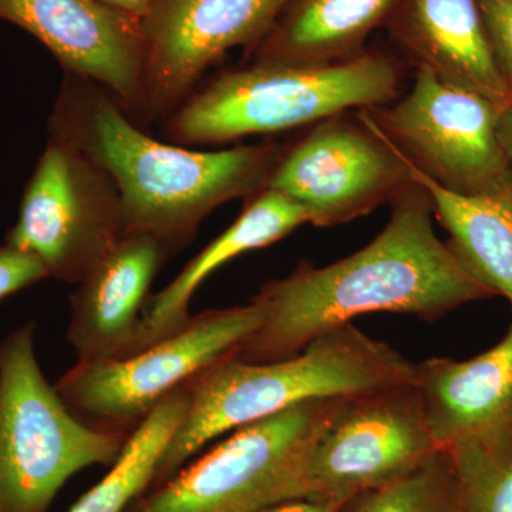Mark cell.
Masks as SVG:
<instances>
[{
    "instance_id": "6da1fadb",
    "label": "cell",
    "mask_w": 512,
    "mask_h": 512,
    "mask_svg": "<svg viewBox=\"0 0 512 512\" xmlns=\"http://www.w3.org/2000/svg\"><path fill=\"white\" fill-rule=\"evenodd\" d=\"M390 205L389 222L365 248L325 266L302 262L262 286L252 301L264 319L234 356L275 362L366 313L436 320L495 296L437 237L433 205L421 185H409Z\"/></svg>"
},
{
    "instance_id": "7a4b0ae2",
    "label": "cell",
    "mask_w": 512,
    "mask_h": 512,
    "mask_svg": "<svg viewBox=\"0 0 512 512\" xmlns=\"http://www.w3.org/2000/svg\"><path fill=\"white\" fill-rule=\"evenodd\" d=\"M47 128L110 178L124 235H148L171 255L190 244L212 211L265 190L285 147L259 143L204 151L163 143L104 87L73 74L64 77Z\"/></svg>"
},
{
    "instance_id": "3957f363",
    "label": "cell",
    "mask_w": 512,
    "mask_h": 512,
    "mask_svg": "<svg viewBox=\"0 0 512 512\" xmlns=\"http://www.w3.org/2000/svg\"><path fill=\"white\" fill-rule=\"evenodd\" d=\"M414 377V363L353 323L330 330L295 356L275 362L222 357L184 384L187 414L165 448L150 490L171 480L222 434L308 400L377 392L413 383Z\"/></svg>"
},
{
    "instance_id": "277c9868",
    "label": "cell",
    "mask_w": 512,
    "mask_h": 512,
    "mask_svg": "<svg viewBox=\"0 0 512 512\" xmlns=\"http://www.w3.org/2000/svg\"><path fill=\"white\" fill-rule=\"evenodd\" d=\"M402 83L399 63L369 50L336 63L251 62L200 84L165 119V134L180 146H214L311 127L392 103Z\"/></svg>"
},
{
    "instance_id": "5b68a950",
    "label": "cell",
    "mask_w": 512,
    "mask_h": 512,
    "mask_svg": "<svg viewBox=\"0 0 512 512\" xmlns=\"http://www.w3.org/2000/svg\"><path fill=\"white\" fill-rule=\"evenodd\" d=\"M33 322L0 342V512H47L80 471L111 467L128 437L94 430L37 362Z\"/></svg>"
},
{
    "instance_id": "8992f818",
    "label": "cell",
    "mask_w": 512,
    "mask_h": 512,
    "mask_svg": "<svg viewBox=\"0 0 512 512\" xmlns=\"http://www.w3.org/2000/svg\"><path fill=\"white\" fill-rule=\"evenodd\" d=\"M338 400H308L232 431L126 512H259L306 500L313 446Z\"/></svg>"
},
{
    "instance_id": "52a82bcc",
    "label": "cell",
    "mask_w": 512,
    "mask_h": 512,
    "mask_svg": "<svg viewBox=\"0 0 512 512\" xmlns=\"http://www.w3.org/2000/svg\"><path fill=\"white\" fill-rule=\"evenodd\" d=\"M262 319L254 301L198 313L180 332L141 352L94 365L76 363L57 380L56 392L87 426L130 437L165 397L205 367L235 355Z\"/></svg>"
},
{
    "instance_id": "ba28073f",
    "label": "cell",
    "mask_w": 512,
    "mask_h": 512,
    "mask_svg": "<svg viewBox=\"0 0 512 512\" xmlns=\"http://www.w3.org/2000/svg\"><path fill=\"white\" fill-rule=\"evenodd\" d=\"M410 164L444 190L481 195L512 181L498 138L504 109L480 94L416 70L412 89L392 103L363 109Z\"/></svg>"
},
{
    "instance_id": "9c48e42d",
    "label": "cell",
    "mask_w": 512,
    "mask_h": 512,
    "mask_svg": "<svg viewBox=\"0 0 512 512\" xmlns=\"http://www.w3.org/2000/svg\"><path fill=\"white\" fill-rule=\"evenodd\" d=\"M123 237L110 178L79 150L49 137L6 244L35 256L49 278L77 285Z\"/></svg>"
},
{
    "instance_id": "30bf717a",
    "label": "cell",
    "mask_w": 512,
    "mask_h": 512,
    "mask_svg": "<svg viewBox=\"0 0 512 512\" xmlns=\"http://www.w3.org/2000/svg\"><path fill=\"white\" fill-rule=\"evenodd\" d=\"M416 384L343 397L313 446L306 500L342 511L439 453Z\"/></svg>"
},
{
    "instance_id": "8fae6325",
    "label": "cell",
    "mask_w": 512,
    "mask_h": 512,
    "mask_svg": "<svg viewBox=\"0 0 512 512\" xmlns=\"http://www.w3.org/2000/svg\"><path fill=\"white\" fill-rule=\"evenodd\" d=\"M413 183L402 154L362 109L319 121L285 146L266 188L301 204L309 224L328 228L390 204Z\"/></svg>"
},
{
    "instance_id": "7c38bea8",
    "label": "cell",
    "mask_w": 512,
    "mask_h": 512,
    "mask_svg": "<svg viewBox=\"0 0 512 512\" xmlns=\"http://www.w3.org/2000/svg\"><path fill=\"white\" fill-rule=\"evenodd\" d=\"M291 0H153L141 20L144 42L140 121L167 119L235 47L245 55Z\"/></svg>"
},
{
    "instance_id": "4fadbf2b",
    "label": "cell",
    "mask_w": 512,
    "mask_h": 512,
    "mask_svg": "<svg viewBox=\"0 0 512 512\" xmlns=\"http://www.w3.org/2000/svg\"><path fill=\"white\" fill-rule=\"evenodd\" d=\"M0 20L35 36L66 74L104 87L138 120L143 106L141 22L97 0H0Z\"/></svg>"
},
{
    "instance_id": "5bb4252c",
    "label": "cell",
    "mask_w": 512,
    "mask_h": 512,
    "mask_svg": "<svg viewBox=\"0 0 512 512\" xmlns=\"http://www.w3.org/2000/svg\"><path fill=\"white\" fill-rule=\"evenodd\" d=\"M171 254L157 239L127 234L70 296L67 339L80 365L133 355L151 284Z\"/></svg>"
},
{
    "instance_id": "9a60e30c",
    "label": "cell",
    "mask_w": 512,
    "mask_h": 512,
    "mask_svg": "<svg viewBox=\"0 0 512 512\" xmlns=\"http://www.w3.org/2000/svg\"><path fill=\"white\" fill-rule=\"evenodd\" d=\"M383 26L416 70L511 106L478 0H394Z\"/></svg>"
},
{
    "instance_id": "2e32d148",
    "label": "cell",
    "mask_w": 512,
    "mask_h": 512,
    "mask_svg": "<svg viewBox=\"0 0 512 512\" xmlns=\"http://www.w3.org/2000/svg\"><path fill=\"white\" fill-rule=\"evenodd\" d=\"M414 384L439 450L512 433V325L473 359L417 363Z\"/></svg>"
},
{
    "instance_id": "e0dca14e",
    "label": "cell",
    "mask_w": 512,
    "mask_h": 512,
    "mask_svg": "<svg viewBox=\"0 0 512 512\" xmlns=\"http://www.w3.org/2000/svg\"><path fill=\"white\" fill-rule=\"evenodd\" d=\"M305 224H309L308 212L281 192L265 188L245 200L234 224L198 252L163 291L148 299L134 353L187 326L192 298L212 272L238 256L281 241Z\"/></svg>"
},
{
    "instance_id": "ac0fdd59",
    "label": "cell",
    "mask_w": 512,
    "mask_h": 512,
    "mask_svg": "<svg viewBox=\"0 0 512 512\" xmlns=\"http://www.w3.org/2000/svg\"><path fill=\"white\" fill-rule=\"evenodd\" d=\"M394 0H291L251 62L326 64L365 52L367 37L383 26Z\"/></svg>"
},
{
    "instance_id": "d6986e66",
    "label": "cell",
    "mask_w": 512,
    "mask_h": 512,
    "mask_svg": "<svg viewBox=\"0 0 512 512\" xmlns=\"http://www.w3.org/2000/svg\"><path fill=\"white\" fill-rule=\"evenodd\" d=\"M406 163L414 183L429 194L434 217L450 235L448 247L481 284L512 306V181L490 194L460 195Z\"/></svg>"
},
{
    "instance_id": "ffe728a7",
    "label": "cell",
    "mask_w": 512,
    "mask_h": 512,
    "mask_svg": "<svg viewBox=\"0 0 512 512\" xmlns=\"http://www.w3.org/2000/svg\"><path fill=\"white\" fill-rule=\"evenodd\" d=\"M187 410L188 396L181 386L128 437L109 473L67 512H126L150 490L158 463Z\"/></svg>"
},
{
    "instance_id": "44dd1931",
    "label": "cell",
    "mask_w": 512,
    "mask_h": 512,
    "mask_svg": "<svg viewBox=\"0 0 512 512\" xmlns=\"http://www.w3.org/2000/svg\"><path fill=\"white\" fill-rule=\"evenodd\" d=\"M446 451L456 477V512H512V433Z\"/></svg>"
},
{
    "instance_id": "7402d4cb",
    "label": "cell",
    "mask_w": 512,
    "mask_h": 512,
    "mask_svg": "<svg viewBox=\"0 0 512 512\" xmlns=\"http://www.w3.org/2000/svg\"><path fill=\"white\" fill-rule=\"evenodd\" d=\"M340 512H456V477L447 451L414 473L350 501Z\"/></svg>"
},
{
    "instance_id": "603a6c76",
    "label": "cell",
    "mask_w": 512,
    "mask_h": 512,
    "mask_svg": "<svg viewBox=\"0 0 512 512\" xmlns=\"http://www.w3.org/2000/svg\"><path fill=\"white\" fill-rule=\"evenodd\" d=\"M504 82L512 101V0H478Z\"/></svg>"
},
{
    "instance_id": "cb8c5ba5",
    "label": "cell",
    "mask_w": 512,
    "mask_h": 512,
    "mask_svg": "<svg viewBox=\"0 0 512 512\" xmlns=\"http://www.w3.org/2000/svg\"><path fill=\"white\" fill-rule=\"evenodd\" d=\"M46 278V269L35 256L8 244L0 247V302Z\"/></svg>"
},
{
    "instance_id": "d4e9b609",
    "label": "cell",
    "mask_w": 512,
    "mask_h": 512,
    "mask_svg": "<svg viewBox=\"0 0 512 512\" xmlns=\"http://www.w3.org/2000/svg\"><path fill=\"white\" fill-rule=\"evenodd\" d=\"M101 5L141 22L153 0H97Z\"/></svg>"
},
{
    "instance_id": "484cf974",
    "label": "cell",
    "mask_w": 512,
    "mask_h": 512,
    "mask_svg": "<svg viewBox=\"0 0 512 512\" xmlns=\"http://www.w3.org/2000/svg\"><path fill=\"white\" fill-rule=\"evenodd\" d=\"M259 512H340L329 505L315 503V501L298 500L291 503L275 505Z\"/></svg>"
},
{
    "instance_id": "4316f807",
    "label": "cell",
    "mask_w": 512,
    "mask_h": 512,
    "mask_svg": "<svg viewBox=\"0 0 512 512\" xmlns=\"http://www.w3.org/2000/svg\"><path fill=\"white\" fill-rule=\"evenodd\" d=\"M498 138L512 168V104L501 113L498 121Z\"/></svg>"
}]
</instances>
